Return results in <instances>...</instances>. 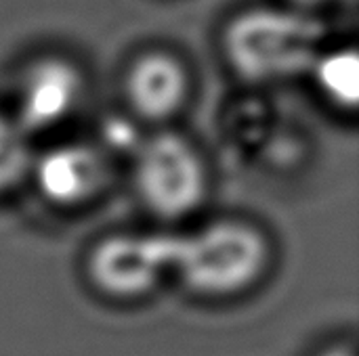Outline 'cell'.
<instances>
[{
  "instance_id": "1",
  "label": "cell",
  "mask_w": 359,
  "mask_h": 356,
  "mask_svg": "<svg viewBox=\"0 0 359 356\" xmlns=\"http://www.w3.org/2000/svg\"><path fill=\"white\" fill-rule=\"evenodd\" d=\"M324 36L320 21L301 8L257 6L227 23L223 52L242 80L269 84L311 71Z\"/></svg>"
},
{
  "instance_id": "2",
  "label": "cell",
  "mask_w": 359,
  "mask_h": 356,
  "mask_svg": "<svg viewBox=\"0 0 359 356\" xmlns=\"http://www.w3.org/2000/svg\"><path fill=\"white\" fill-rule=\"evenodd\" d=\"M269 260L267 237L244 220H217L189 235H175L172 275L198 296H238L265 275Z\"/></svg>"
},
{
  "instance_id": "3",
  "label": "cell",
  "mask_w": 359,
  "mask_h": 356,
  "mask_svg": "<svg viewBox=\"0 0 359 356\" xmlns=\"http://www.w3.org/2000/svg\"><path fill=\"white\" fill-rule=\"evenodd\" d=\"M135 187L156 216L183 218L202 206L208 174L200 153L183 136L162 132L137 149Z\"/></svg>"
},
{
  "instance_id": "4",
  "label": "cell",
  "mask_w": 359,
  "mask_h": 356,
  "mask_svg": "<svg viewBox=\"0 0 359 356\" xmlns=\"http://www.w3.org/2000/svg\"><path fill=\"white\" fill-rule=\"evenodd\" d=\"M175 235L124 233L103 239L88 256L93 285L116 300H139L172 275Z\"/></svg>"
},
{
  "instance_id": "5",
  "label": "cell",
  "mask_w": 359,
  "mask_h": 356,
  "mask_svg": "<svg viewBox=\"0 0 359 356\" xmlns=\"http://www.w3.org/2000/svg\"><path fill=\"white\" fill-rule=\"evenodd\" d=\"M84 90L80 69L61 57H42L25 67L17 82L15 122L29 134L67 120Z\"/></svg>"
},
{
  "instance_id": "6",
  "label": "cell",
  "mask_w": 359,
  "mask_h": 356,
  "mask_svg": "<svg viewBox=\"0 0 359 356\" xmlns=\"http://www.w3.org/2000/svg\"><path fill=\"white\" fill-rule=\"evenodd\" d=\"M32 172L40 195L61 208L90 201L107 180L103 153L84 143H67L48 149L32 164Z\"/></svg>"
},
{
  "instance_id": "7",
  "label": "cell",
  "mask_w": 359,
  "mask_h": 356,
  "mask_svg": "<svg viewBox=\"0 0 359 356\" xmlns=\"http://www.w3.org/2000/svg\"><path fill=\"white\" fill-rule=\"evenodd\" d=\"M189 73L170 52L141 55L126 71L124 94L130 109L149 122H164L179 113L189 97Z\"/></svg>"
},
{
  "instance_id": "8",
  "label": "cell",
  "mask_w": 359,
  "mask_h": 356,
  "mask_svg": "<svg viewBox=\"0 0 359 356\" xmlns=\"http://www.w3.org/2000/svg\"><path fill=\"white\" fill-rule=\"evenodd\" d=\"M32 164L27 132L13 118L0 115V195L17 187Z\"/></svg>"
},
{
  "instance_id": "9",
  "label": "cell",
  "mask_w": 359,
  "mask_h": 356,
  "mask_svg": "<svg viewBox=\"0 0 359 356\" xmlns=\"http://www.w3.org/2000/svg\"><path fill=\"white\" fill-rule=\"evenodd\" d=\"M322 88L328 99L341 105H355L358 101V57L353 50L349 52H332L318 59L313 65Z\"/></svg>"
},
{
  "instance_id": "10",
  "label": "cell",
  "mask_w": 359,
  "mask_h": 356,
  "mask_svg": "<svg viewBox=\"0 0 359 356\" xmlns=\"http://www.w3.org/2000/svg\"><path fill=\"white\" fill-rule=\"evenodd\" d=\"M299 8H307V6H320V4H326V2H332V0H292Z\"/></svg>"
}]
</instances>
